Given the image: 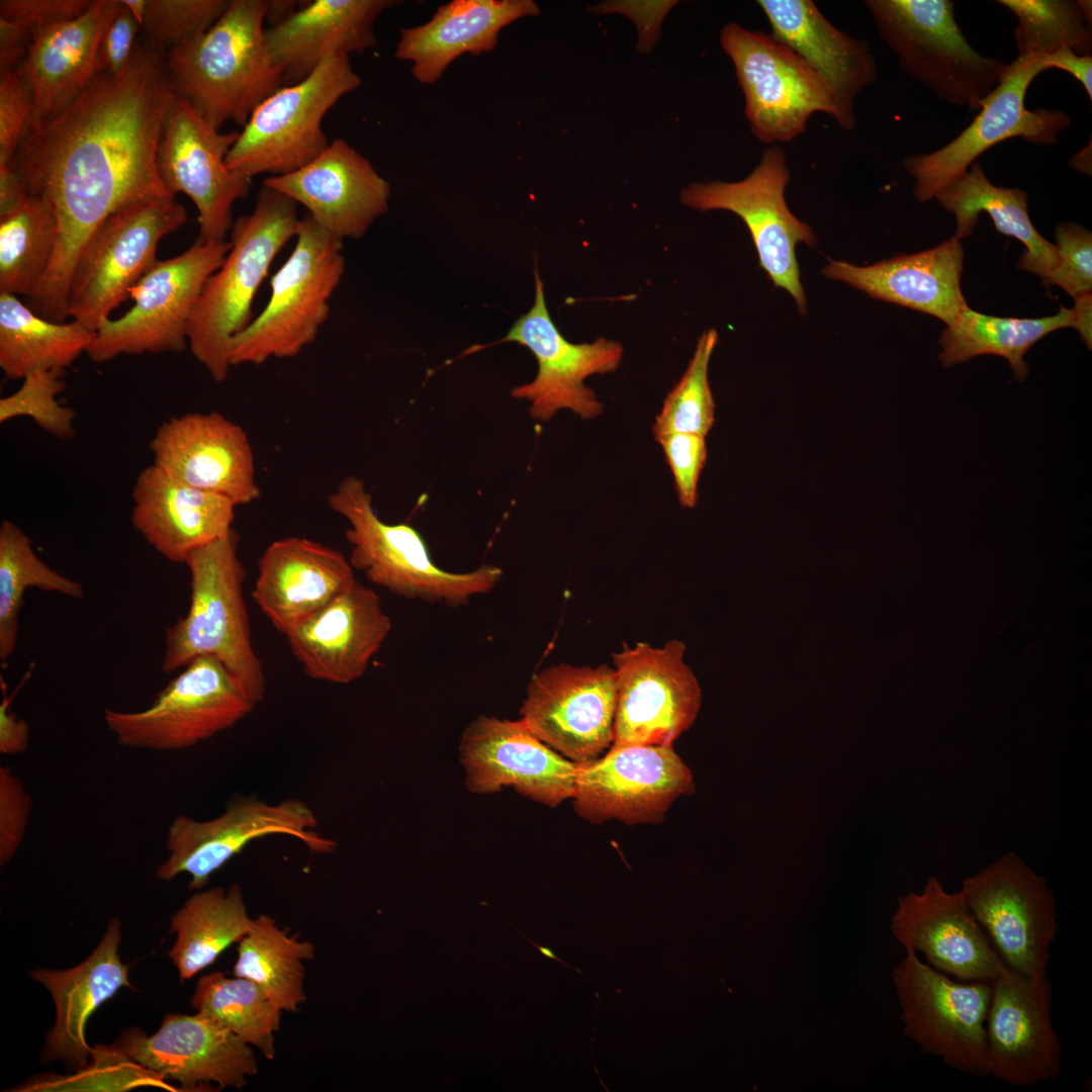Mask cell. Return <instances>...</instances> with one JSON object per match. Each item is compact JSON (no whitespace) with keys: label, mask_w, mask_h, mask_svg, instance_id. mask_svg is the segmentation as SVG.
<instances>
[{"label":"cell","mask_w":1092,"mask_h":1092,"mask_svg":"<svg viewBox=\"0 0 1092 1092\" xmlns=\"http://www.w3.org/2000/svg\"><path fill=\"white\" fill-rule=\"evenodd\" d=\"M57 593L83 600L84 588L40 559L30 538L15 523L3 520L0 525V659L6 661L14 652L23 596L28 588Z\"/></svg>","instance_id":"obj_44"},{"label":"cell","mask_w":1092,"mask_h":1092,"mask_svg":"<svg viewBox=\"0 0 1092 1092\" xmlns=\"http://www.w3.org/2000/svg\"><path fill=\"white\" fill-rule=\"evenodd\" d=\"M959 892L1009 970L1048 975L1059 924L1044 877L1008 852L966 878Z\"/></svg>","instance_id":"obj_14"},{"label":"cell","mask_w":1092,"mask_h":1092,"mask_svg":"<svg viewBox=\"0 0 1092 1092\" xmlns=\"http://www.w3.org/2000/svg\"><path fill=\"white\" fill-rule=\"evenodd\" d=\"M963 261L961 240L952 236L929 250L869 266L831 260L822 274L873 298L933 315L947 327L968 307L961 288Z\"/></svg>","instance_id":"obj_33"},{"label":"cell","mask_w":1092,"mask_h":1092,"mask_svg":"<svg viewBox=\"0 0 1092 1092\" xmlns=\"http://www.w3.org/2000/svg\"><path fill=\"white\" fill-rule=\"evenodd\" d=\"M1072 308V328L1076 329L1082 341L1091 349L1092 345V294L1086 293L1074 298Z\"/></svg>","instance_id":"obj_60"},{"label":"cell","mask_w":1092,"mask_h":1092,"mask_svg":"<svg viewBox=\"0 0 1092 1092\" xmlns=\"http://www.w3.org/2000/svg\"><path fill=\"white\" fill-rule=\"evenodd\" d=\"M935 198L954 215L953 237L959 240L972 235L982 211L988 213L998 233L1024 244L1026 250L1019 258L1017 269L1038 275L1046 285L1059 265V253L1057 246L1045 240L1032 224L1024 191L994 185L976 161Z\"/></svg>","instance_id":"obj_38"},{"label":"cell","mask_w":1092,"mask_h":1092,"mask_svg":"<svg viewBox=\"0 0 1092 1092\" xmlns=\"http://www.w3.org/2000/svg\"><path fill=\"white\" fill-rule=\"evenodd\" d=\"M986 1020L988 1073L1015 1087L1055 1081L1062 1048L1052 1021V984L1046 976L1011 970L991 983Z\"/></svg>","instance_id":"obj_25"},{"label":"cell","mask_w":1092,"mask_h":1092,"mask_svg":"<svg viewBox=\"0 0 1092 1092\" xmlns=\"http://www.w3.org/2000/svg\"><path fill=\"white\" fill-rule=\"evenodd\" d=\"M790 168L784 150L767 148L754 170L737 182L692 183L680 193V201L700 211L727 210L747 226L756 248L759 265L774 285L790 293L801 314L807 300L801 284L796 246L813 247L812 229L794 215L785 199Z\"/></svg>","instance_id":"obj_16"},{"label":"cell","mask_w":1092,"mask_h":1092,"mask_svg":"<svg viewBox=\"0 0 1092 1092\" xmlns=\"http://www.w3.org/2000/svg\"><path fill=\"white\" fill-rule=\"evenodd\" d=\"M672 472L679 504L696 506L698 483L707 459L705 437L690 433H669L655 438Z\"/></svg>","instance_id":"obj_51"},{"label":"cell","mask_w":1092,"mask_h":1092,"mask_svg":"<svg viewBox=\"0 0 1092 1092\" xmlns=\"http://www.w3.org/2000/svg\"><path fill=\"white\" fill-rule=\"evenodd\" d=\"M112 1048L152 1075L177 1081L187 1091L211 1088V1084L242 1089L258 1073L254 1048L199 1012L166 1014L150 1036L136 1027L127 1029Z\"/></svg>","instance_id":"obj_23"},{"label":"cell","mask_w":1092,"mask_h":1092,"mask_svg":"<svg viewBox=\"0 0 1092 1092\" xmlns=\"http://www.w3.org/2000/svg\"><path fill=\"white\" fill-rule=\"evenodd\" d=\"M459 757L472 793L512 787L548 807L573 797L577 763L544 743L521 719L478 716L461 734Z\"/></svg>","instance_id":"obj_24"},{"label":"cell","mask_w":1092,"mask_h":1092,"mask_svg":"<svg viewBox=\"0 0 1092 1092\" xmlns=\"http://www.w3.org/2000/svg\"><path fill=\"white\" fill-rule=\"evenodd\" d=\"M119 942L120 923L112 918L97 947L81 964L69 970L30 973L50 991L57 1009L44 1046L46 1060H61L72 1069L88 1064L93 1054L85 1035L89 1017L120 988H132L118 954Z\"/></svg>","instance_id":"obj_37"},{"label":"cell","mask_w":1092,"mask_h":1092,"mask_svg":"<svg viewBox=\"0 0 1092 1092\" xmlns=\"http://www.w3.org/2000/svg\"><path fill=\"white\" fill-rule=\"evenodd\" d=\"M30 37L20 28L0 19V72L14 69L20 58L27 53Z\"/></svg>","instance_id":"obj_58"},{"label":"cell","mask_w":1092,"mask_h":1092,"mask_svg":"<svg viewBox=\"0 0 1092 1092\" xmlns=\"http://www.w3.org/2000/svg\"><path fill=\"white\" fill-rule=\"evenodd\" d=\"M512 927H513V928H514V929H515V930H516V931H517V932H518L519 934H521V936H523V937H524V938H525L526 940H528V941H529V942H530L531 944H533L534 946H536V947H537V948L539 949V951H540V952H541V953H542V954H543L544 957H546L547 959H551V960H553V961L559 962V963H561L562 965H564V966H566V967H568V968H570V969H572V970L576 971L577 973H579L580 975H582L583 977H585V978H586V979H587V980H588V981L590 982V980H589V979H588V978H587V977H586V976H585V975H584V974H583V973H582L581 971H579L578 969H576V968H574V967H571V966H570V965H568V964H567L566 962H564V961H562V960H561L560 958H558V957L556 956V953L554 952V950H553V949H551L550 947H547V946H544V945L538 944L537 942H535V941L531 940V939H530V938H529L528 936H526V935H525L524 933H522V932H521L520 930H518V929H517V928H516L515 926H513V925H512Z\"/></svg>","instance_id":"obj_62"},{"label":"cell","mask_w":1092,"mask_h":1092,"mask_svg":"<svg viewBox=\"0 0 1092 1092\" xmlns=\"http://www.w3.org/2000/svg\"><path fill=\"white\" fill-rule=\"evenodd\" d=\"M263 184L307 209L312 219L340 240L360 238L386 212L389 183L371 162L342 139L291 173L269 176Z\"/></svg>","instance_id":"obj_28"},{"label":"cell","mask_w":1092,"mask_h":1092,"mask_svg":"<svg viewBox=\"0 0 1092 1092\" xmlns=\"http://www.w3.org/2000/svg\"><path fill=\"white\" fill-rule=\"evenodd\" d=\"M149 446L153 464L188 485L237 506L260 496L249 437L217 412L171 418L158 427Z\"/></svg>","instance_id":"obj_26"},{"label":"cell","mask_w":1092,"mask_h":1092,"mask_svg":"<svg viewBox=\"0 0 1092 1092\" xmlns=\"http://www.w3.org/2000/svg\"><path fill=\"white\" fill-rule=\"evenodd\" d=\"M295 240L271 278L265 307L232 340V367L294 357L314 342L327 322L345 270L343 241L307 213L299 220Z\"/></svg>","instance_id":"obj_6"},{"label":"cell","mask_w":1092,"mask_h":1092,"mask_svg":"<svg viewBox=\"0 0 1092 1092\" xmlns=\"http://www.w3.org/2000/svg\"><path fill=\"white\" fill-rule=\"evenodd\" d=\"M314 953L310 941L290 935L273 917L262 914L239 942L234 976L256 983L281 1011H296L306 999L304 962Z\"/></svg>","instance_id":"obj_43"},{"label":"cell","mask_w":1092,"mask_h":1092,"mask_svg":"<svg viewBox=\"0 0 1092 1092\" xmlns=\"http://www.w3.org/2000/svg\"><path fill=\"white\" fill-rule=\"evenodd\" d=\"M121 7V0H93L79 16L31 34L18 71L32 94V117L59 113L102 72L100 42Z\"/></svg>","instance_id":"obj_32"},{"label":"cell","mask_w":1092,"mask_h":1092,"mask_svg":"<svg viewBox=\"0 0 1092 1092\" xmlns=\"http://www.w3.org/2000/svg\"><path fill=\"white\" fill-rule=\"evenodd\" d=\"M174 98L166 53L144 43L119 73H99L59 113L29 118L9 164L28 193L53 205L59 224L49 269L27 301L37 314L68 318L73 269L111 213L136 200L175 196L157 169Z\"/></svg>","instance_id":"obj_1"},{"label":"cell","mask_w":1092,"mask_h":1092,"mask_svg":"<svg viewBox=\"0 0 1092 1092\" xmlns=\"http://www.w3.org/2000/svg\"><path fill=\"white\" fill-rule=\"evenodd\" d=\"M720 43L732 61L753 135L789 143L805 132L812 114L830 115L846 130L842 111L824 80L771 34L726 24Z\"/></svg>","instance_id":"obj_10"},{"label":"cell","mask_w":1092,"mask_h":1092,"mask_svg":"<svg viewBox=\"0 0 1092 1092\" xmlns=\"http://www.w3.org/2000/svg\"><path fill=\"white\" fill-rule=\"evenodd\" d=\"M1046 70L1059 69L1075 77L1092 99V57L1081 56L1069 49H1062L1042 57Z\"/></svg>","instance_id":"obj_57"},{"label":"cell","mask_w":1092,"mask_h":1092,"mask_svg":"<svg viewBox=\"0 0 1092 1092\" xmlns=\"http://www.w3.org/2000/svg\"><path fill=\"white\" fill-rule=\"evenodd\" d=\"M1072 308L1060 306L1057 314L1039 318L987 315L965 308L941 333L939 358L950 367L985 354L1005 358L1017 380L1028 373L1026 352L1050 333L1072 327Z\"/></svg>","instance_id":"obj_41"},{"label":"cell","mask_w":1092,"mask_h":1092,"mask_svg":"<svg viewBox=\"0 0 1092 1092\" xmlns=\"http://www.w3.org/2000/svg\"><path fill=\"white\" fill-rule=\"evenodd\" d=\"M258 704L216 657L201 655L189 661L148 708L105 709L103 719L123 747L174 751L234 727Z\"/></svg>","instance_id":"obj_11"},{"label":"cell","mask_w":1092,"mask_h":1092,"mask_svg":"<svg viewBox=\"0 0 1092 1092\" xmlns=\"http://www.w3.org/2000/svg\"><path fill=\"white\" fill-rule=\"evenodd\" d=\"M891 930L905 949L962 981L992 983L1009 970L960 892H947L936 876L899 899Z\"/></svg>","instance_id":"obj_27"},{"label":"cell","mask_w":1092,"mask_h":1092,"mask_svg":"<svg viewBox=\"0 0 1092 1092\" xmlns=\"http://www.w3.org/2000/svg\"><path fill=\"white\" fill-rule=\"evenodd\" d=\"M61 373L38 370L25 376L19 389L0 399V423L28 417L52 436L59 439L74 437L76 412L57 400V395L66 387Z\"/></svg>","instance_id":"obj_49"},{"label":"cell","mask_w":1092,"mask_h":1092,"mask_svg":"<svg viewBox=\"0 0 1092 1092\" xmlns=\"http://www.w3.org/2000/svg\"><path fill=\"white\" fill-rule=\"evenodd\" d=\"M31 799L20 779L8 766L0 767V864L18 851L27 829Z\"/></svg>","instance_id":"obj_53"},{"label":"cell","mask_w":1092,"mask_h":1092,"mask_svg":"<svg viewBox=\"0 0 1092 1092\" xmlns=\"http://www.w3.org/2000/svg\"><path fill=\"white\" fill-rule=\"evenodd\" d=\"M390 630L379 596L357 580L284 636L308 677L344 685L365 673Z\"/></svg>","instance_id":"obj_29"},{"label":"cell","mask_w":1092,"mask_h":1092,"mask_svg":"<svg viewBox=\"0 0 1092 1092\" xmlns=\"http://www.w3.org/2000/svg\"><path fill=\"white\" fill-rule=\"evenodd\" d=\"M692 771L672 745H617L577 763L573 807L593 823L617 819L656 823L682 795L692 794Z\"/></svg>","instance_id":"obj_21"},{"label":"cell","mask_w":1092,"mask_h":1092,"mask_svg":"<svg viewBox=\"0 0 1092 1092\" xmlns=\"http://www.w3.org/2000/svg\"><path fill=\"white\" fill-rule=\"evenodd\" d=\"M504 342L528 348L537 360L535 378L511 391L513 397L530 402L532 419L547 422L561 410H569L581 420H593L603 413V403L584 380L594 374L616 371L623 347L603 337L592 343L566 340L551 318L537 269L533 305L499 341Z\"/></svg>","instance_id":"obj_20"},{"label":"cell","mask_w":1092,"mask_h":1092,"mask_svg":"<svg viewBox=\"0 0 1092 1092\" xmlns=\"http://www.w3.org/2000/svg\"><path fill=\"white\" fill-rule=\"evenodd\" d=\"M892 978L904 1034L951 1069L989 1076L986 1020L991 983L954 982L910 949Z\"/></svg>","instance_id":"obj_15"},{"label":"cell","mask_w":1092,"mask_h":1092,"mask_svg":"<svg viewBox=\"0 0 1092 1092\" xmlns=\"http://www.w3.org/2000/svg\"><path fill=\"white\" fill-rule=\"evenodd\" d=\"M132 527L160 555L184 563L194 550L233 530L237 505L188 485L152 464L132 487Z\"/></svg>","instance_id":"obj_30"},{"label":"cell","mask_w":1092,"mask_h":1092,"mask_svg":"<svg viewBox=\"0 0 1092 1092\" xmlns=\"http://www.w3.org/2000/svg\"><path fill=\"white\" fill-rule=\"evenodd\" d=\"M1042 57H1017L1006 65L997 86L983 100L979 113L956 139L930 153L906 157L903 166L914 179L913 193L928 201L964 174L983 153L995 145L1020 138L1037 145H1054L1071 125L1070 116L1059 109H1028L1025 96L1031 82L1045 71Z\"/></svg>","instance_id":"obj_13"},{"label":"cell","mask_w":1092,"mask_h":1092,"mask_svg":"<svg viewBox=\"0 0 1092 1092\" xmlns=\"http://www.w3.org/2000/svg\"><path fill=\"white\" fill-rule=\"evenodd\" d=\"M316 825L313 811L296 799L269 804L240 797L221 815L206 821L179 815L169 826L165 843L168 856L156 876L171 881L187 874L191 878L189 889L200 890L250 842L274 834L299 839L314 853L333 852L336 841L314 831Z\"/></svg>","instance_id":"obj_17"},{"label":"cell","mask_w":1092,"mask_h":1092,"mask_svg":"<svg viewBox=\"0 0 1092 1092\" xmlns=\"http://www.w3.org/2000/svg\"><path fill=\"white\" fill-rule=\"evenodd\" d=\"M92 0H1L0 19L31 34L43 27L75 18Z\"/></svg>","instance_id":"obj_54"},{"label":"cell","mask_w":1092,"mask_h":1092,"mask_svg":"<svg viewBox=\"0 0 1092 1092\" xmlns=\"http://www.w3.org/2000/svg\"><path fill=\"white\" fill-rule=\"evenodd\" d=\"M1017 18V57H1043L1062 49L1091 56L1092 30L1078 0H999Z\"/></svg>","instance_id":"obj_46"},{"label":"cell","mask_w":1092,"mask_h":1092,"mask_svg":"<svg viewBox=\"0 0 1092 1092\" xmlns=\"http://www.w3.org/2000/svg\"><path fill=\"white\" fill-rule=\"evenodd\" d=\"M718 342L715 329L705 331L678 382L668 392L656 416L654 437L690 433L706 437L715 423V401L708 378L711 356Z\"/></svg>","instance_id":"obj_47"},{"label":"cell","mask_w":1092,"mask_h":1092,"mask_svg":"<svg viewBox=\"0 0 1092 1092\" xmlns=\"http://www.w3.org/2000/svg\"><path fill=\"white\" fill-rule=\"evenodd\" d=\"M1055 237L1060 262L1045 287L1058 285L1073 298L1092 290V234L1074 222L1060 223Z\"/></svg>","instance_id":"obj_50"},{"label":"cell","mask_w":1092,"mask_h":1092,"mask_svg":"<svg viewBox=\"0 0 1092 1092\" xmlns=\"http://www.w3.org/2000/svg\"><path fill=\"white\" fill-rule=\"evenodd\" d=\"M392 0H314L265 28L272 63L284 84L306 78L325 59L364 53L376 46L374 23Z\"/></svg>","instance_id":"obj_35"},{"label":"cell","mask_w":1092,"mask_h":1092,"mask_svg":"<svg viewBox=\"0 0 1092 1092\" xmlns=\"http://www.w3.org/2000/svg\"><path fill=\"white\" fill-rule=\"evenodd\" d=\"M187 221L175 196L133 201L90 237L70 279L67 314L96 332L158 260V244Z\"/></svg>","instance_id":"obj_9"},{"label":"cell","mask_w":1092,"mask_h":1092,"mask_svg":"<svg viewBox=\"0 0 1092 1092\" xmlns=\"http://www.w3.org/2000/svg\"><path fill=\"white\" fill-rule=\"evenodd\" d=\"M360 85L349 56L325 59L306 78L281 86L254 109L225 158L228 168L253 178L307 165L331 143L323 130L325 115Z\"/></svg>","instance_id":"obj_8"},{"label":"cell","mask_w":1092,"mask_h":1092,"mask_svg":"<svg viewBox=\"0 0 1092 1092\" xmlns=\"http://www.w3.org/2000/svg\"><path fill=\"white\" fill-rule=\"evenodd\" d=\"M95 335L78 321L47 320L16 295L0 293V367L8 379L62 371L87 352Z\"/></svg>","instance_id":"obj_39"},{"label":"cell","mask_w":1092,"mask_h":1092,"mask_svg":"<svg viewBox=\"0 0 1092 1092\" xmlns=\"http://www.w3.org/2000/svg\"><path fill=\"white\" fill-rule=\"evenodd\" d=\"M25 185L10 164H0V213L12 207L24 194Z\"/></svg>","instance_id":"obj_59"},{"label":"cell","mask_w":1092,"mask_h":1092,"mask_svg":"<svg viewBox=\"0 0 1092 1092\" xmlns=\"http://www.w3.org/2000/svg\"><path fill=\"white\" fill-rule=\"evenodd\" d=\"M253 922L238 884L228 889L211 888L189 897L172 916L170 925L176 941L168 956L181 981L194 977L212 965L231 944L240 942Z\"/></svg>","instance_id":"obj_40"},{"label":"cell","mask_w":1092,"mask_h":1092,"mask_svg":"<svg viewBox=\"0 0 1092 1092\" xmlns=\"http://www.w3.org/2000/svg\"><path fill=\"white\" fill-rule=\"evenodd\" d=\"M686 645L638 642L613 655L617 682L614 740L617 745H672L695 722L701 689L686 664Z\"/></svg>","instance_id":"obj_18"},{"label":"cell","mask_w":1092,"mask_h":1092,"mask_svg":"<svg viewBox=\"0 0 1092 1092\" xmlns=\"http://www.w3.org/2000/svg\"><path fill=\"white\" fill-rule=\"evenodd\" d=\"M230 241L197 240L178 256L157 260L131 288L133 305L96 331L86 354L97 363L122 354L180 353L188 324L207 279L230 251Z\"/></svg>","instance_id":"obj_12"},{"label":"cell","mask_w":1092,"mask_h":1092,"mask_svg":"<svg viewBox=\"0 0 1092 1092\" xmlns=\"http://www.w3.org/2000/svg\"><path fill=\"white\" fill-rule=\"evenodd\" d=\"M357 581L349 559L300 537L272 542L258 562L252 597L275 629L286 634Z\"/></svg>","instance_id":"obj_31"},{"label":"cell","mask_w":1092,"mask_h":1092,"mask_svg":"<svg viewBox=\"0 0 1092 1092\" xmlns=\"http://www.w3.org/2000/svg\"><path fill=\"white\" fill-rule=\"evenodd\" d=\"M30 727L24 719H19L9 708L5 692L0 704V753L17 755L26 751L29 745Z\"/></svg>","instance_id":"obj_56"},{"label":"cell","mask_w":1092,"mask_h":1092,"mask_svg":"<svg viewBox=\"0 0 1092 1092\" xmlns=\"http://www.w3.org/2000/svg\"><path fill=\"white\" fill-rule=\"evenodd\" d=\"M297 10V1L293 0H270L267 1L265 21L274 26Z\"/></svg>","instance_id":"obj_61"},{"label":"cell","mask_w":1092,"mask_h":1092,"mask_svg":"<svg viewBox=\"0 0 1092 1092\" xmlns=\"http://www.w3.org/2000/svg\"><path fill=\"white\" fill-rule=\"evenodd\" d=\"M756 3L771 27V35L824 80L842 111L846 130H852L856 97L877 78V63L869 43L835 27L812 0Z\"/></svg>","instance_id":"obj_34"},{"label":"cell","mask_w":1092,"mask_h":1092,"mask_svg":"<svg viewBox=\"0 0 1092 1092\" xmlns=\"http://www.w3.org/2000/svg\"><path fill=\"white\" fill-rule=\"evenodd\" d=\"M32 110L31 91L18 69L0 72V164L13 160Z\"/></svg>","instance_id":"obj_52"},{"label":"cell","mask_w":1092,"mask_h":1092,"mask_svg":"<svg viewBox=\"0 0 1092 1092\" xmlns=\"http://www.w3.org/2000/svg\"><path fill=\"white\" fill-rule=\"evenodd\" d=\"M616 699L613 667L553 664L531 678L521 720L552 749L582 763L612 746Z\"/></svg>","instance_id":"obj_22"},{"label":"cell","mask_w":1092,"mask_h":1092,"mask_svg":"<svg viewBox=\"0 0 1092 1092\" xmlns=\"http://www.w3.org/2000/svg\"><path fill=\"white\" fill-rule=\"evenodd\" d=\"M239 133L220 132L175 95L158 147L157 169L170 193H184L193 201L203 242L226 241L233 206L252 187V178L225 164Z\"/></svg>","instance_id":"obj_19"},{"label":"cell","mask_w":1092,"mask_h":1092,"mask_svg":"<svg viewBox=\"0 0 1092 1092\" xmlns=\"http://www.w3.org/2000/svg\"><path fill=\"white\" fill-rule=\"evenodd\" d=\"M538 14L533 0H453L427 22L401 28L394 56L412 63L417 81L432 85L458 57L492 52L504 27Z\"/></svg>","instance_id":"obj_36"},{"label":"cell","mask_w":1092,"mask_h":1092,"mask_svg":"<svg viewBox=\"0 0 1092 1092\" xmlns=\"http://www.w3.org/2000/svg\"><path fill=\"white\" fill-rule=\"evenodd\" d=\"M59 236L53 205L26 193L0 213V293L32 298L49 269Z\"/></svg>","instance_id":"obj_42"},{"label":"cell","mask_w":1092,"mask_h":1092,"mask_svg":"<svg viewBox=\"0 0 1092 1092\" xmlns=\"http://www.w3.org/2000/svg\"><path fill=\"white\" fill-rule=\"evenodd\" d=\"M238 541L233 529L186 558L189 607L165 631L162 670L169 674L197 656H214L261 703L266 676L252 643L244 599L246 572L238 556Z\"/></svg>","instance_id":"obj_4"},{"label":"cell","mask_w":1092,"mask_h":1092,"mask_svg":"<svg viewBox=\"0 0 1092 1092\" xmlns=\"http://www.w3.org/2000/svg\"><path fill=\"white\" fill-rule=\"evenodd\" d=\"M141 24L122 3L118 14L105 29L99 48L102 72L119 73L129 62L135 49V37Z\"/></svg>","instance_id":"obj_55"},{"label":"cell","mask_w":1092,"mask_h":1092,"mask_svg":"<svg viewBox=\"0 0 1092 1092\" xmlns=\"http://www.w3.org/2000/svg\"><path fill=\"white\" fill-rule=\"evenodd\" d=\"M877 31L901 69L940 99L969 110L1000 82L1006 63L967 41L949 0H868Z\"/></svg>","instance_id":"obj_7"},{"label":"cell","mask_w":1092,"mask_h":1092,"mask_svg":"<svg viewBox=\"0 0 1092 1092\" xmlns=\"http://www.w3.org/2000/svg\"><path fill=\"white\" fill-rule=\"evenodd\" d=\"M191 1005L214 1019L266 1059L275 1056V1033L282 1011L253 981L212 972L197 981Z\"/></svg>","instance_id":"obj_45"},{"label":"cell","mask_w":1092,"mask_h":1092,"mask_svg":"<svg viewBox=\"0 0 1092 1092\" xmlns=\"http://www.w3.org/2000/svg\"><path fill=\"white\" fill-rule=\"evenodd\" d=\"M297 205L263 184L252 212L234 221L230 251L202 288L188 324V346L215 382L228 378L231 342L253 321V301L272 262L295 238Z\"/></svg>","instance_id":"obj_3"},{"label":"cell","mask_w":1092,"mask_h":1092,"mask_svg":"<svg viewBox=\"0 0 1092 1092\" xmlns=\"http://www.w3.org/2000/svg\"><path fill=\"white\" fill-rule=\"evenodd\" d=\"M328 504L349 524L345 536L352 547V567L398 597L461 607L491 592L503 576L502 568L491 564L467 572L441 568L414 527L388 524L377 516L370 492L357 476L345 477Z\"/></svg>","instance_id":"obj_5"},{"label":"cell","mask_w":1092,"mask_h":1092,"mask_svg":"<svg viewBox=\"0 0 1092 1092\" xmlns=\"http://www.w3.org/2000/svg\"><path fill=\"white\" fill-rule=\"evenodd\" d=\"M146 35V44L164 51L208 30L228 8V0H121Z\"/></svg>","instance_id":"obj_48"},{"label":"cell","mask_w":1092,"mask_h":1092,"mask_svg":"<svg viewBox=\"0 0 1092 1092\" xmlns=\"http://www.w3.org/2000/svg\"><path fill=\"white\" fill-rule=\"evenodd\" d=\"M266 8V0H232L208 30L166 53L175 95L217 129L243 126L284 84L267 49Z\"/></svg>","instance_id":"obj_2"}]
</instances>
